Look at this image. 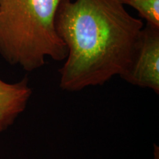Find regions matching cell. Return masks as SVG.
Segmentation results:
<instances>
[{
	"label": "cell",
	"instance_id": "obj_3",
	"mask_svg": "<svg viewBox=\"0 0 159 159\" xmlns=\"http://www.w3.org/2000/svg\"><path fill=\"white\" fill-rule=\"evenodd\" d=\"M120 77L127 83L159 93V28L147 24L132 62Z\"/></svg>",
	"mask_w": 159,
	"mask_h": 159
},
{
	"label": "cell",
	"instance_id": "obj_1",
	"mask_svg": "<svg viewBox=\"0 0 159 159\" xmlns=\"http://www.w3.org/2000/svg\"><path fill=\"white\" fill-rule=\"evenodd\" d=\"M55 27L67 48L60 87L75 92L120 77L132 62L144 24L119 0H63Z\"/></svg>",
	"mask_w": 159,
	"mask_h": 159
},
{
	"label": "cell",
	"instance_id": "obj_6",
	"mask_svg": "<svg viewBox=\"0 0 159 159\" xmlns=\"http://www.w3.org/2000/svg\"><path fill=\"white\" fill-rule=\"evenodd\" d=\"M154 158L153 159H159V148L156 144H154Z\"/></svg>",
	"mask_w": 159,
	"mask_h": 159
},
{
	"label": "cell",
	"instance_id": "obj_2",
	"mask_svg": "<svg viewBox=\"0 0 159 159\" xmlns=\"http://www.w3.org/2000/svg\"><path fill=\"white\" fill-rule=\"evenodd\" d=\"M63 0H0V55L11 65L33 71L46 58L65 61L67 48L55 18Z\"/></svg>",
	"mask_w": 159,
	"mask_h": 159
},
{
	"label": "cell",
	"instance_id": "obj_5",
	"mask_svg": "<svg viewBox=\"0 0 159 159\" xmlns=\"http://www.w3.org/2000/svg\"><path fill=\"white\" fill-rule=\"evenodd\" d=\"M123 5L134 7L147 24L159 28V0H119Z\"/></svg>",
	"mask_w": 159,
	"mask_h": 159
},
{
	"label": "cell",
	"instance_id": "obj_4",
	"mask_svg": "<svg viewBox=\"0 0 159 159\" xmlns=\"http://www.w3.org/2000/svg\"><path fill=\"white\" fill-rule=\"evenodd\" d=\"M32 93L27 77L16 83H7L0 77V134L25 111Z\"/></svg>",
	"mask_w": 159,
	"mask_h": 159
}]
</instances>
